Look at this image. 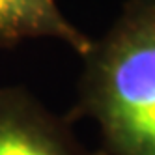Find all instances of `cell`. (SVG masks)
<instances>
[{
  "instance_id": "1",
  "label": "cell",
  "mask_w": 155,
  "mask_h": 155,
  "mask_svg": "<svg viewBox=\"0 0 155 155\" xmlns=\"http://www.w3.org/2000/svg\"><path fill=\"white\" fill-rule=\"evenodd\" d=\"M81 60L68 118L95 121L105 155H155V0H125Z\"/></svg>"
},
{
  "instance_id": "2",
  "label": "cell",
  "mask_w": 155,
  "mask_h": 155,
  "mask_svg": "<svg viewBox=\"0 0 155 155\" xmlns=\"http://www.w3.org/2000/svg\"><path fill=\"white\" fill-rule=\"evenodd\" d=\"M0 155H105L81 142L68 114L25 86H0Z\"/></svg>"
},
{
  "instance_id": "3",
  "label": "cell",
  "mask_w": 155,
  "mask_h": 155,
  "mask_svg": "<svg viewBox=\"0 0 155 155\" xmlns=\"http://www.w3.org/2000/svg\"><path fill=\"white\" fill-rule=\"evenodd\" d=\"M32 39H54L79 56L94 38L75 26L56 0H0V49H15Z\"/></svg>"
}]
</instances>
